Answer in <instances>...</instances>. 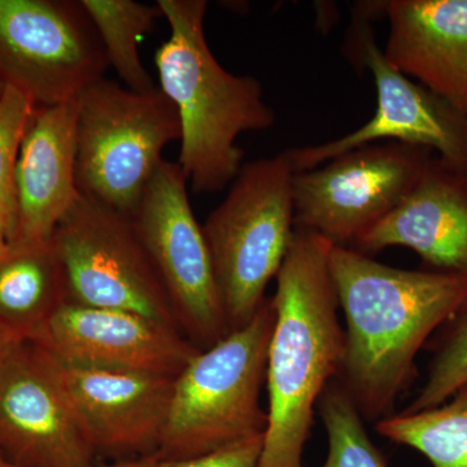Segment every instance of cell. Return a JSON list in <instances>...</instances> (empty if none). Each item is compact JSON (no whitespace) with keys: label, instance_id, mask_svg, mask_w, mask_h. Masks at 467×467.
Instances as JSON below:
<instances>
[{"label":"cell","instance_id":"obj_11","mask_svg":"<svg viewBox=\"0 0 467 467\" xmlns=\"http://www.w3.org/2000/svg\"><path fill=\"white\" fill-rule=\"evenodd\" d=\"M355 26L359 58L373 73L377 85L376 115L368 124L337 140L285 150L295 173L321 167L358 147L389 140L438 152L444 164L467 174L466 113L395 69L362 18Z\"/></svg>","mask_w":467,"mask_h":467},{"label":"cell","instance_id":"obj_18","mask_svg":"<svg viewBox=\"0 0 467 467\" xmlns=\"http://www.w3.org/2000/svg\"><path fill=\"white\" fill-rule=\"evenodd\" d=\"M66 301L52 241L11 244L0 260V322L30 337Z\"/></svg>","mask_w":467,"mask_h":467},{"label":"cell","instance_id":"obj_3","mask_svg":"<svg viewBox=\"0 0 467 467\" xmlns=\"http://www.w3.org/2000/svg\"><path fill=\"white\" fill-rule=\"evenodd\" d=\"M171 36L155 54L159 88L177 109L181 124L178 165L196 193H214L235 180L244 152L239 135L275 122L252 76H236L218 63L205 38V0H158Z\"/></svg>","mask_w":467,"mask_h":467},{"label":"cell","instance_id":"obj_21","mask_svg":"<svg viewBox=\"0 0 467 467\" xmlns=\"http://www.w3.org/2000/svg\"><path fill=\"white\" fill-rule=\"evenodd\" d=\"M317 411L328 438L327 460L322 467H387L355 402L337 379L326 387Z\"/></svg>","mask_w":467,"mask_h":467},{"label":"cell","instance_id":"obj_24","mask_svg":"<svg viewBox=\"0 0 467 467\" xmlns=\"http://www.w3.org/2000/svg\"><path fill=\"white\" fill-rule=\"evenodd\" d=\"M265 435L254 436L187 460L160 461L159 467H259Z\"/></svg>","mask_w":467,"mask_h":467},{"label":"cell","instance_id":"obj_25","mask_svg":"<svg viewBox=\"0 0 467 467\" xmlns=\"http://www.w3.org/2000/svg\"><path fill=\"white\" fill-rule=\"evenodd\" d=\"M26 340L23 335L16 333V331L0 322V370L5 367L9 356Z\"/></svg>","mask_w":467,"mask_h":467},{"label":"cell","instance_id":"obj_14","mask_svg":"<svg viewBox=\"0 0 467 467\" xmlns=\"http://www.w3.org/2000/svg\"><path fill=\"white\" fill-rule=\"evenodd\" d=\"M0 454L18 467H97L41 352L29 340L0 370Z\"/></svg>","mask_w":467,"mask_h":467},{"label":"cell","instance_id":"obj_2","mask_svg":"<svg viewBox=\"0 0 467 467\" xmlns=\"http://www.w3.org/2000/svg\"><path fill=\"white\" fill-rule=\"evenodd\" d=\"M330 242L295 227L276 275L275 327L267 350V429L259 467H303L319 398L339 377L346 334L337 317Z\"/></svg>","mask_w":467,"mask_h":467},{"label":"cell","instance_id":"obj_8","mask_svg":"<svg viewBox=\"0 0 467 467\" xmlns=\"http://www.w3.org/2000/svg\"><path fill=\"white\" fill-rule=\"evenodd\" d=\"M109 67L81 0H0V81L34 107L78 100Z\"/></svg>","mask_w":467,"mask_h":467},{"label":"cell","instance_id":"obj_23","mask_svg":"<svg viewBox=\"0 0 467 467\" xmlns=\"http://www.w3.org/2000/svg\"><path fill=\"white\" fill-rule=\"evenodd\" d=\"M33 109L21 92L5 86L0 97V214L11 223L14 235L17 221V159Z\"/></svg>","mask_w":467,"mask_h":467},{"label":"cell","instance_id":"obj_15","mask_svg":"<svg viewBox=\"0 0 467 467\" xmlns=\"http://www.w3.org/2000/svg\"><path fill=\"white\" fill-rule=\"evenodd\" d=\"M407 247L439 272L467 276V174L432 159L407 198L353 243L370 254Z\"/></svg>","mask_w":467,"mask_h":467},{"label":"cell","instance_id":"obj_10","mask_svg":"<svg viewBox=\"0 0 467 467\" xmlns=\"http://www.w3.org/2000/svg\"><path fill=\"white\" fill-rule=\"evenodd\" d=\"M178 162L164 161L131 220L184 337L208 349L230 333L202 225Z\"/></svg>","mask_w":467,"mask_h":467},{"label":"cell","instance_id":"obj_27","mask_svg":"<svg viewBox=\"0 0 467 467\" xmlns=\"http://www.w3.org/2000/svg\"><path fill=\"white\" fill-rule=\"evenodd\" d=\"M12 238H14V229L7 218L0 214V260L5 256L11 247Z\"/></svg>","mask_w":467,"mask_h":467},{"label":"cell","instance_id":"obj_26","mask_svg":"<svg viewBox=\"0 0 467 467\" xmlns=\"http://www.w3.org/2000/svg\"><path fill=\"white\" fill-rule=\"evenodd\" d=\"M159 463L158 454H152V456L140 457V459L116 461L110 465L97 467H159Z\"/></svg>","mask_w":467,"mask_h":467},{"label":"cell","instance_id":"obj_22","mask_svg":"<svg viewBox=\"0 0 467 467\" xmlns=\"http://www.w3.org/2000/svg\"><path fill=\"white\" fill-rule=\"evenodd\" d=\"M444 326L432 349L434 356L426 382L401 413H420L439 407L467 382V304Z\"/></svg>","mask_w":467,"mask_h":467},{"label":"cell","instance_id":"obj_28","mask_svg":"<svg viewBox=\"0 0 467 467\" xmlns=\"http://www.w3.org/2000/svg\"><path fill=\"white\" fill-rule=\"evenodd\" d=\"M0 467H18L16 465H14V463L9 462L7 459H5V457L0 454Z\"/></svg>","mask_w":467,"mask_h":467},{"label":"cell","instance_id":"obj_5","mask_svg":"<svg viewBox=\"0 0 467 467\" xmlns=\"http://www.w3.org/2000/svg\"><path fill=\"white\" fill-rule=\"evenodd\" d=\"M294 175L285 150L244 162L202 226L230 331L250 324L259 312L290 250Z\"/></svg>","mask_w":467,"mask_h":467},{"label":"cell","instance_id":"obj_13","mask_svg":"<svg viewBox=\"0 0 467 467\" xmlns=\"http://www.w3.org/2000/svg\"><path fill=\"white\" fill-rule=\"evenodd\" d=\"M27 340L64 364L171 378L201 350L180 331L135 313L67 301Z\"/></svg>","mask_w":467,"mask_h":467},{"label":"cell","instance_id":"obj_20","mask_svg":"<svg viewBox=\"0 0 467 467\" xmlns=\"http://www.w3.org/2000/svg\"><path fill=\"white\" fill-rule=\"evenodd\" d=\"M94 24L109 63L125 88L137 92L155 90V81L138 52L140 38L162 18L158 3L142 5L133 0H81Z\"/></svg>","mask_w":467,"mask_h":467},{"label":"cell","instance_id":"obj_29","mask_svg":"<svg viewBox=\"0 0 467 467\" xmlns=\"http://www.w3.org/2000/svg\"><path fill=\"white\" fill-rule=\"evenodd\" d=\"M3 90H5V85H3V82L0 81V97H2Z\"/></svg>","mask_w":467,"mask_h":467},{"label":"cell","instance_id":"obj_7","mask_svg":"<svg viewBox=\"0 0 467 467\" xmlns=\"http://www.w3.org/2000/svg\"><path fill=\"white\" fill-rule=\"evenodd\" d=\"M51 241L67 303L135 313L182 333L131 217L79 193Z\"/></svg>","mask_w":467,"mask_h":467},{"label":"cell","instance_id":"obj_6","mask_svg":"<svg viewBox=\"0 0 467 467\" xmlns=\"http://www.w3.org/2000/svg\"><path fill=\"white\" fill-rule=\"evenodd\" d=\"M77 187L131 217L164 159L181 140L177 109L161 88L137 92L106 77L77 100Z\"/></svg>","mask_w":467,"mask_h":467},{"label":"cell","instance_id":"obj_1","mask_svg":"<svg viewBox=\"0 0 467 467\" xmlns=\"http://www.w3.org/2000/svg\"><path fill=\"white\" fill-rule=\"evenodd\" d=\"M328 269L347 328L337 382L362 418L392 416L429 337L467 304V276L384 265L333 245Z\"/></svg>","mask_w":467,"mask_h":467},{"label":"cell","instance_id":"obj_9","mask_svg":"<svg viewBox=\"0 0 467 467\" xmlns=\"http://www.w3.org/2000/svg\"><path fill=\"white\" fill-rule=\"evenodd\" d=\"M432 150L399 142L367 144L294 175L295 227L339 247L377 225L416 186Z\"/></svg>","mask_w":467,"mask_h":467},{"label":"cell","instance_id":"obj_19","mask_svg":"<svg viewBox=\"0 0 467 467\" xmlns=\"http://www.w3.org/2000/svg\"><path fill=\"white\" fill-rule=\"evenodd\" d=\"M376 430L420 451L432 467H467V382L439 407L392 414L377 422Z\"/></svg>","mask_w":467,"mask_h":467},{"label":"cell","instance_id":"obj_16","mask_svg":"<svg viewBox=\"0 0 467 467\" xmlns=\"http://www.w3.org/2000/svg\"><path fill=\"white\" fill-rule=\"evenodd\" d=\"M77 121V101L34 107L17 159V221L11 244L50 241L78 199Z\"/></svg>","mask_w":467,"mask_h":467},{"label":"cell","instance_id":"obj_4","mask_svg":"<svg viewBox=\"0 0 467 467\" xmlns=\"http://www.w3.org/2000/svg\"><path fill=\"white\" fill-rule=\"evenodd\" d=\"M275 321V303L266 297L250 324L187 362L174 378L160 461L193 459L265 435L260 396Z\"/></svg>","mask_w":467,"mask_h":467},{"label":"cell","instance_id":"obj_12","mask_svg":"<svg viewBox=\"0 0 467 467\" xmlns=\"http://www.w3.org/2000/svg\"><path fill=\"white\" fill-rule=\"evenodd\" d=\"M36 348L95 459L158 454L175 377L75 367Z\"/></svg>","mask_w":467,"mask_h":467},{"label":"cell","instance_id":"obj_17","mask_svg":"<svg viewBox=\"0 0 467 467\" xmlns=\"http://www.w3.org/2000/svg\"><path fill=\"white\" fill-rule=\"evenodd\" d=\"M387 61L467 115V0H389Z\"/></svg>","mask_w":467,"mask_h":467}]
</instances>
